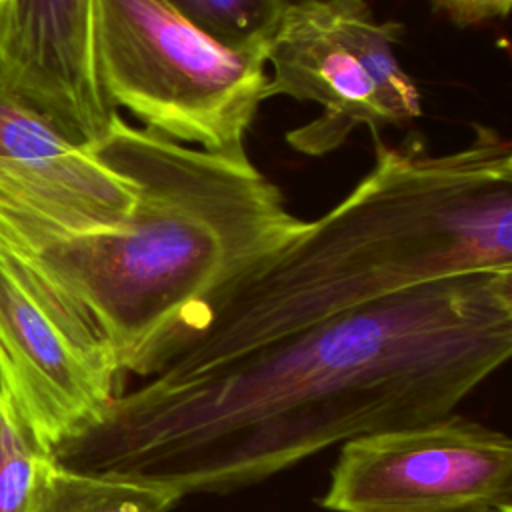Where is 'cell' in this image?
Masks as SVG:
<instances>
[{
  "label": "cell",
  "instance_id": "1",
  "mask_svg": "<svg viewBox=\"0 0 512 512\" xmlns=\"http://www.w3.org/2000/svg\"><path fill=\"white\" fill-rule=\"evenodd\" d=\"M510 354L512 268L448 276L210 368L148 376L50 456L226 494L338 442L448 416Z\"/></svg>",
  "mask_w": 512,
  "mask_h": 512
},
{
  "label": "cell",
  "instance_id": "2",
  "mask_svg": "<svg viewBox=\"0 0 512 512\" xmlns=\"http://www.w3.org/2000/svg\"><path fill=\"white\" fill-rule=\"evenodd\" d=\"M374 142V166L354 190L220 296L152 376L210 368L418 284L512 268L506 136L474 122L452 152Z\"/></svg>",
  "mask_w": 512,
  "mask_h": 512
},
{
  "label": "cell",
  "instance_id": "3",
  "mask_svg": "<svg viewBox=\"0 0 512 512\" xmlns=\"http://www.w3.org/2000/svg\"><path fill=\"white\" fill-rule=\"evenodd\" d=\"M94 152L132 180L114 230L20 252L98 326L122 374L152 376L206 310L306 224L250 158H230L128 124Z\"/></svg>",
  "mask_w": 512,
  "mask_h": 512
},
{
  "label": "cell",
  "instance_id": "4",
  "mask_svg": "<svg viewBox=\"0 0 512 512\" xmlns=\"http://www.w3.org/2000/svg\"><path fill=\"white\" fill-rule=\"evenodd\" d=\"M100 78L110 104L180 144L248 158L266 50L230 48L162 0H98Z\"/></svg>",
  "mask_w": 512,
  "mask_h": 512
},
{
  "label": "cell",
  "instance_id": "5",
  "mask_svg": "<svg viewBox=\"0 0 512 512\" xmlns=\"http://www.w3.org/2000/svg\"><path fill=\"white\" fill-rule=\"evenodd\" d=\"M396 20H378L366 0H290L268 42L264 100L290 96L322 112L286 134L308 156L336 150L352 130L402 126L422 114L416 82L396 58Z\"/></svg>",
  "mask_w": 512,
  "mask_h": 512
},
{
  "label": "cell",
  "instance_id": "6",
  "mask_svg": "<svg viewBox=\"0 0 512 512\" xmlns=\"http://www.w3.org/2000/svg\"><path fill=\"white\" fill-rule=\"evenodd\" d=\"M88 314L28 258L0 242V382L52 452L100 420L120 382Z\"/></svg>",
  "mask_w": 512,
  "mask_h": 512
},
{
  "label": "cell",
  "instance_id": "7",
  "mask_svg": "<svg viewBox=\"0 0 512 512\" xmlns=\"http://www.w3.org/2000/svg\"><path fill=\"white\" fill-rule=\"evenodd\" d=\"M512 496V442L448 414L342 442L320 506L330 512H500Z\"/></svg>",
  "mask_w": 512,
  "mask_h": 512
},
{
  "label": "cell",
  "instance_id": "8",
  "mask_svg": "<svg viewBox=\"0 0 512 512\" xmlns=\"http://www.w3.org/2000/svg\"><path fill=\"white\" fill-rule=\"evenodd\" d=\"M130 178L0 90V242L32 252L126 222Z\"/></svg>",
  "mask_w": 512,
  "mask_h": 512
},
{
  "label": "cell",
  "instance_id": "9",
  "mask_svg": "<svg viewBox=\"0 0 512 512\" xmlns=\"http://www.w3.org/2000/svg\"><path fill=\"white\" fill-rule=\"evenodd\" d=\"M98 0H0V90L92 146L110 104L98 58Z\"/></svg>",
  "mask_w": 512,
  "mask_h": 512
},
{
  "label": "cell",
  "instance_id": "10",
  "mask_svg": "<svg viewBox=\"0 0 512 512\" xmlns=\"http://www.w3.org/2000/svg\"><path fill=\"white\" fill-rule=\"evenodd\" d=\"M182 498L164 482L72 470L50 456L42 468L34 512H172Z\"/></svg>",
  "mask_w": 512,
  "mask_h": 512
},
{
  "label": "cell",
  "instance_id": "11",
  "mask_svg": "<svg viewBox=\"0 0 512 512\" xmlns=\"http://www.w3.org/2000/svg\"><path fill=\"white\" fill-rule=\"evenodd\" d=\"M50 452L0 382V512H34L42 468Z\"/></svg>",
  "mask_w": 512,
  "mask_h": 512
},
{
  "label": "cell",
  "instance_id": "12",
  "mask_svg": "<svg viewBox=\"0 0 512 512\" xmlns=\"http://www.w3.org/2000/svg\"><path fill=\"white\" fill-rule=\"evenodd\" d=\"M230 48H268L290 0H162Z\"/></svg>",
  "mask_w": 512,
  "mask_h": 512
},
{
  "label": "cell",
  "instance_id": "13",
  "mask_svg": "<svg viewBox=\"0 0 512 512\" xmlns=\"http://www.w3.org/2000/svg\"><path fill=\"white\" fill-rule=\"evenodd\" d=\"M456 24L472 26L508 14L510 0H434Z\"/></svg>",
  "mask_w": 512,
  "mask_h": 512
}]
</instances>
